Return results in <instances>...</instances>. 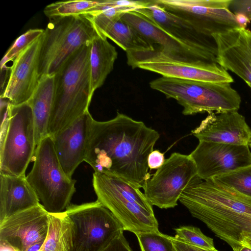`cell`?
Here are the masks:
<instances>
[{
  "instance_id": "cell-1",
  "label": "cell",
  "mask_w": 251,
  "mask_h": 251,
  "mask_svg": "<svg viewBox=\"0 0 251 251\" xmlns=\"http://www.w3.org/2000/svg\"><path fill=\"white\" fill-rule=\"evenodd\" d=\"M160 137L142 121L119 112L110 120H93L84 161L94 172L144 188L150 178L148 158Z\"/></svg>"
},
{
  "instance_id": "cell-2",
  "label": "cell",
  "mask_w": 251,
  "mask_h": 251,
  "mask_svg": "<svg viewBox=\"0 0 251 251\" xmlns=\"http://www.w3.org/2000/svg\"><path fill=\"white\" fill-rule=\"evenodd\" d=\"M91 42L74 52L54 74L53 103L48 126L50 136L66 128L89 111L94 93L90 66Z\"/></svg>"
},
{
  "instance_id": "cell-3",
  "label": "cell",
  "mask_w": 251,
  "mask_h": 251,
  "mask_svg": "<svg viewBox=\"0 0 251 251\" xmlns=\"http://www.w3.org/2000/svg\"><path fill=\"white\" fill-rule=\"evenodd\" d=\"M97 201L107 208L125 230L136 234L159 231L152 205L140 188L117 176L94 172Z\"/></svg>"
},
{
  "instance_id": "cell-4",
  "label": "cell",
  "mask_w": 251,
  "mask_h": 251,
  "mask_svg": "<svg viewBox=\"0 0 251 251\" xmlns=\"http://www.w3.org/2000/svg\"><path fill=\"white\" fill-rule=\"evenodd\" d=\"M150 87L174 99L183 107L184 115L199 113L238 111L241 99L230 83H211L162 76Z\"/></svg>"
},
{
  "instance_id": "cell-5",
  "label": "cell",
  "mask_w": 251,
  "mask_h": 251,
  "mask_svg": "<svg viewBox=\"0 0 251 251\" xmlns=\"http://www.w3.org/2000/svg\"><path fill=\"white\" fill-rule=\"evenodd\" d=\"M33 158V165L26 179L40 203L50 213L64 211L75 192L76 180L64 171L51 136L48 135L40 141Z\"/></svg>"
},
{
  "instance_id": "cell-6",
  "label": "cell",
  "mask_w": 251,
  "mask_h": 251,
  "mask_svg": "<svg viewBox=\"0 0 251 251\" xmlns=\"http://www.w3.org/2000/svg\"><path fill=\"white\" fill-rule=\"evenodd\" d=\"M44 30L39 55L41 76L54 75L74 52L91 42L97 32L85 14L50 20Z\"/></svg>"
},
{
  "instance_id": "cell-7",
  "label": "cell",
  "mask_w": 251,
  "mask_h": 251,
  "mask_svg": "<svg viewBox=\"0 0 251 251\" xmlns=\"http://www.w3.org/2000/svg\"><path fill=\"white\" fill-rule=\"evenodd\" d=\"M72 226L71 251H101L124 229L97 200L70 204L65 210Z\"/></svg>"
},
{
  "instance_id": "cell-8",
  "label": "cell",
  "mask_w": 251,
  "mask_h": 251,
  "mask_svg": "<svg viewBox=\"0 0 251 251\" xmlns=\"http://www.w3.org/2000/svg\"><path fill=\"white\" fill-rule=\"evenodd\" d=\"M32 109L27 103L10 106L9 129L0 147V175H25L36 148Z\"/></svg>"
},
{
  "instance_id": "cell-9",
  "label": "cell",
  "mask_w": 251,
  "mask_h": 251,
  "mask_svg": "<svg viewBox=\"0 0 251 251\" xmlns=\"http://www.w3.org/2000/svg\"><path fill=\"white\" fill-rule=\"evenodd\" d=\"M127 64L159 74L162 76L211 83L233 82L232 76L216 63L189 62L173 59L159 50H145L126 52Z\"/></svg>"
},
{
  "instance_id": "cell-10",
  "label": "cell",
  "mask_w": 251,
  "mask_h": 251,
  "mask_svg": "<svg viewBox=\"0 0 251 251\" xmlns=\"http://www.w3.org/2000/svg\"><path fill=\"white\" fill-rule=\"evenodd\" d=\"M201 180L190 154L173 152L147 181L144 194L152 205L174 208L184 190Z\"/></svg>"
},
{
  "instance_id": "cell-11",
  "label": "cell",
  "mask_w": 251,
  "mask_h": 251,
  "mask_svg": "<svg viewBox=\"0 0 251 251\" xmlns=\"http://www.w3.org/2000/svg\"><path fill=\"white\" fill-rule=\"evenodd\" d=\"M154 0L166 11L188 21L200 33L209 37L242 27L229 9L232 0Z\"/></svg>"
},
{
  "instance_id": "cell-12",
  "label": "cell",
  "mask_w": 251,
  "mask_h": 251,
  "mask_svg": "<svg viewBox=\"0 0 251 251\" xmlns=\"http://www.w3.org/2000/svg\"><path fill=\"white\" fill-rule=\"evenodd\" d=\"M121 19L131 26L152 50L156 49L178 60L217 63V53L194 46L175 37L135 9L125 13Z\"/></svg>"
},
{
  "instance_id": "cell-13",
  "label": "cell",
  "mask_w": 251,
  "mask_h": 251,
  "mask_svg": "<svg viewBox=\"0 0 251 251\" xmlns=\"http://www.w3.org/2000/svg\"><path fill=\"white\" fill-rule=\"evenodd\" d=\"M179 201L189 211L227 210L251 216V198L215 179L201 180L190 185Z\"/></svg>"
},
{
  "instance_id": "cell-14",
  "label": "cell",
  "mask_w": 251,
  "mask_h": 251,
  "mask_svg": "<svg viewBox=\"0 0 251 251\" xmlns=\"http://www.w3.org/2000/svg\"><path fill=\"white\" fill-rule=\"evenodd\" d=\"M190 155L199 176L204 180L251 165V152L248 145L199 141Z\"/></svg>"
},
{
  "instance_id": "cell-15",
  "label": "cell",
  "mask_w": 251,
  "mask_h": 251,
  "mask_svg": "<svg viewBox=\"0 0 251 251\" xmlns=\"http://www.w3.org/2000/svg\"><path fill=\"white\" fill-rule=\"evenodd\" d=\"M49 225V213L40 204L0 222V240L18 251H27L35 245L44 243Z\"/></svg>"
},
{
  "instance_id": "cell-16",
  "label": "cell",
  "mask_w": 251,
  "mask_h": 251,
  "mask_svg": "<svg viewBox=\"0 0 251 251\" xmlns=\"http://www.w3.org/2000/svg\"><path fill=\"white\" fill-rule=\"evenodd\" d=\"M43 37V35L23 51L10 67L9 77L0 97L8 99L13 105L27 102L38 85Z\"/></svg>"
},
{
  "instance_id": "cell-17",
  "label": "cell",
  "mask_w": 251,
  "mask_h": 251,
  "mask_svg": "<svg viewBox=\"0 0 251 251\" xmlns=\"http://www.w3.org/2000/svg\"><path fill=\"white\" fill-rule=\"evenodd\" d=\"M192 134L199 141L248 145L251 129L238 111L211 112Z\"/></svg>"
},
{
  "instance_id": "cell-18",
  "label": "cell",
  "mask_w": 251,
  "mask_h": 251,
  "mask_svg": "<svg viewBox=\"0 0 251 251\" xmlns=\"http://www.w3.org/2000/svg\"><path fill=\"white\" fill-rule=\"evenodd\" d=\"M94 120L88 111L66 128L51 136L60 163L70 177L79 165L85 160Z\"/></svg>"
},
{
  "instance_id": "cell-19",
  "label": "cell",
  "mask_w": 251,
  "mask_h": 251,
  "mask_svg": "<svg viewBox=\"0 0 251 251\" xmlns=\"http://www.w3.org/2000/svg\"><path fill=\"white\" fill-rule=\"evenodd\" d=\"M246 27L214 34L217 50V63L251 84V50Z\"/></svg>"
},
{
  "instance_id": "cell-20",
  "label": "cell",
  "mask_w": 251,
  "mask_h": 251,
  "mask_svg": "<svg viewBox=\"0 0 251 251\" xmlns=\"http://www.w3.org/2000/svg\"><path fill=\"white\" fill-rule=\"evenodd\" d=\"M135 10L175 37L194 46L217 53L216 44L212 37L200 33L188 21L166 11L157 5L154 0L149 6Z\"/></svg>"
},
{
  "instance_id": "cell-21",
  "label": "cell",
  "mask_w": 251,
  "mask_h": 251,
  "mask_svg": "<svg viewBox=\"0 0 251 251\" xmlns=\"http://www.w3.org/2000/svg\"><path fill=\"white\" fill-rule=\"evenodd\" d=\"M191 215L204 223L215 235L227 243L233 251L243 246L240 236L251 233V216L227 210H196L189 211Z\"/></svg>"
},
{
  "instance_id": "cell-22",
  "label": "cell",
  "mask_w": 251,
  "mask_h": 251,
  "mask_svg": "<svg viewBox=\"0 0 251 251\" xmlns=\"http://www.w3.org/2000/svg\"><path fill=\"white\" fill-rule=\"evenodd\" d=\"M0 222L41 204L25 175H0Z\"/></svg>"
},
{
  "instance_id": "cell-23",
  "label": "cell",
  "mask_w": 251,
  "mask_h": 251,
  "mask_svg": "<svg viewBox=\"0 0 251 251\" xmlns=\"http://www.w3.org/2000/svg\"><path fill=\"white\" fill-rule=\"evenodd\" d=\"M87 15L98 32L126 52L152 50L139 33L121 19V16L105 11Z\"/></svg>"
},
{
  "instance_id": "cell-24",
  "label": "cell",
  "mask_w": 251,
  "mask_h": 251,
  "mask_svg": "<svg viewBox=\"0 0 251 251\" xmlns=\"http://www.w3.org/2000/svg\"><path fill=\"white\" fill-rule=\"evenodd\" d=\"M54 91V75H43L27 102L34 117L36 144L48 135V126L52 111Z\"/></svg>"
},
{
  "instance_id": "cell-25",
  "label": "cell",
  "mask_w": 251,
  "mask_h": 251,
  "mask_svg": "<svg viewBox=\"0 0 251 251\" xmlns=\"http://www.w3.org/2000/svg\"><path fill=\"white\" fill-rule=\"evenodd\" d=\"M107 39L97 31L91 42L90 66L94 92L103 85L117 58L115 47Z\"/></svg>"
},
{
  "instance_id": "cell-26",
  "label": "cell",
  "mask_w": 251,
  "mask_h": 251,
  "mask_svg": "<svg viewBox=\"0 0 251 251\" xmlns=\"http://www.w3.org/2000/svg\"><path fill=\"white\" fill-rule=\"evenodd\" d=\"M72 247V224L66 212L49 213L48 234L39 251H71Z\"/></svg>"
},
{
  "instance_id": "cell-27",
  "label": "cell",
  "mask_w": 251,
  "mask_h": 251,
  "mask_svg": "<svg viewBox=\"0 0 251 251\" xmlns=\"http://www.w3.org/2000/svg\"><path fill=\"white\" fill-rule=\"evenodd\" d=\"M98 3V0L56 1L47 5L44 13L49 20L86 14Z\"/></svg>"
},
{
  "instance_id": "cell-28",
  "label": "cell",
  "mask_w": 251,
  "mask_h": 251,
  "mask_svg": "<svg viewBox=\"0 0 251 251\" xmlns=\"http://www.w3.org/2000/svg\"><path fill=\"white\" fill-rule=\"evenodd\" d=\"M215 179L251 198V165L217 176Z\"/></svg>"
},
{
  "instance_id": "cell-29",
  "label": "cell",
  "mask_w": 251,
  "mask_h": 251,
  "mask_svg": "<svg viewBox=\"0 0 251 251\" xmlns=\"http://www.w3.org/2000/svg\"><path fill=\"white\" fill-rule=\"evenodd\" d=\"M141 251H176L170 236L159 231L135 234Z\"/></svg>"
},
{
  "instance_id": "cell-30",
  "label": "cell",
  "mask_w": 251,
  "mask_h": 251,
  "mask_svg": "<svg viewBox=\"0 0 251 251\" xmlns=\"http://www.w3.org/2000/svg\"><path fill=\"white\" fill-rule=\"evenodd\" d=\"M175 230L174 238L181 242L206 249H215L213 239L204 235L199 228L185 226Z\"/></svg>"
},
{
  "instance_id": "cell-31",
  "label": "cell",
  "mask_w": 251,
  "mask_h": 251,
  "mask_svg": "<svg viewBox=\"0 0 251 251\" xmlns=\"http://www.w3.org/2000/svg\"><path fill=\"white\" fill-rule=\"evenodd\" d=\"M45 30L41 28L30 29L17 38L7 50L0 61V68L14 59L32 43L41 37Z\"/></svg>"
},
{
  "instance_id": "cell-32",
  "label": "cell",
  "mask_w": 251,
  "mask_h": 251,
  "mask_svg": "<svg viewBox=\"0 0 251 251\" xmlns=\"http://www.w3.org/2000/svg\"><path fill=\"white\" fill-rule=\"evenodd\" d=\"M101 251H133L125 238L124 232L116 236Z\"/></svg>"
},
{
  "instance_id": "cell-33",
  "label": "cell",
  "mask_w": 251,
  "mask_h": 251,
  "mask_svg": "<svg viewBox=\"0 0 251 251\" xmlns=\"http://www.w3.org/2000/svg\"><path fill=\"white\" fill-rule=\"evenodd\" d=\"M229 8L235 15L241 14L249 17L251 14V0H231Z\"/></svg>"
},
{
  "instance_id": "cell-34",
  "label": "cell",
  "mask_w": 251,
  "mask_h": 251,
  "mask_svg": "<svg viewBox=\"0 0 251 251\" xmlns=\"http://www.w3.org/2000/svg\"><path fill=\"white\" fill-rule=\"evenodd\" d=\"M164 155L159 150H154L149 155L148 164L150 169H159L165 162Z\"/></svg>"
},
{
  "instance_id": "cell-35",
  "label": "cell",
  "mask_w": 251,
  "mask_h": 251,
  "mask_svg": "<svg viewBox=\"0 0 251 251\" xmlns=\"http://www.w3.org/2000/svg\"><path fill=\"white\" fill-rule=\"evenodd\" d=\"M170 238L173 242L176 251H219L216 249L209 250L188 245L176 240L173 236H170Z\"/></svg>"
},
{
  "instance_id": "cell-36",
  "label": "cell",
  "mask_w": 251,
  "mask_h": 251,
  "mask_svg": "<svg viewBox=\"0 0 251 251\" xmlns=\"http://www.w3.org/2000/svg\"><path fill=\"white\" fill-rule=\"evenodd\" d=\"M240 243L251 249V233H243L240 236Z\"/></svg>"
},
{
  "instance_id": "cell-37",
  "label": "cell",
  "mask_w": 251,
  "mask_h": 251,
  "mask_svg": "<svg viewBox=\"0 0 251 251\" xmlns=\"http://www.w3.org/2000/svg\"><path fill=\"white\" fill-rule=\"evenodd\" d=\"M0 251H18L7 242L0 240Z\"/></svg>"
},
{
  "instance_id": "cell-38",
  "label": "cell",
  "mask_w": 251,
  "mask_h": 251,
  "mask_svg": "<svg viewBox=\"0 0 251 251\" xmlns=\"http://www.w3.org/2000/svg\"><path fill=\"white\" fill-rule=\"evenodd\" d=\"M237 21L242 27H246V26L250 21L249 17L245 15L238 14H235Z\"/></svg>"
},
{
  "instance_id": "cell-39",
  "label": "cell",
  "mask_w": 251,
  "mask_h": 251,
  "mask_svg": "<svg viewBox=\"0 0 251 251\" xmlns=\"http://www.w3.org/2000/svg\"><path fill=\"white\" fill-rule=\"evenodd\" d=\"M247 35L251 50V31L248 29L247 30Z\"/></svg>"
},
{
  "instance_id": "cell-40",
  "label": "cell",
  "mask_w": 251,
  "mask_h": 251,
  "mask_svg": "<svg viewBox=\"0 0 251 251\" xmlns=\"http://www.w3.org/2000/svg\"><path fill=\"white\" fill-rule=\"evenodd\" d=\"M237 251H251V249L245 246H243Z\"/></svg>"
},
{
  "instance_id": "cell-41",
  "label": "cell",
  "mask_w": 251,
  "mask_h": 251,
  "mask_svg": "<svg viewBox=\"0 0 251 251\" xmlns=\"http://www.w3.org/2000/svg\"><path fill=\"white\" fill-rule=\"evenodd\" d=\"M248 146L251 148V134L249 137L248 142Z\"/></svg>"
},
{
  "instance_id": "cell-42",
  "label": "cell",
  "mask_w": 251,
  "mask_h": 251,
  "mask_svg": "<svg viewBox=\"0 0 251 251\" xmlns=\"http://www.w3.org/2000/svg\"><path fill=\"white\" fill-rule=\"evenodd\" d=\"M249 18L250 20L251 21V14L250 15V16H249Z\"/></svg>"
},
{
  "instance_id": "cell-43",
  "label": "cell",
  "mask_w": 251,
  "mask_h": 251,
  "mask_svg": "<svg viewBox=\"0 0 251 251\" xmlns=\"http://www.w3.org/2000/svg\"><path fill=\"white\" fill-rule=\"evenodd\" d=\"M248 85L251 88V84H248Z\"/></svg>"
}]
</instances>
